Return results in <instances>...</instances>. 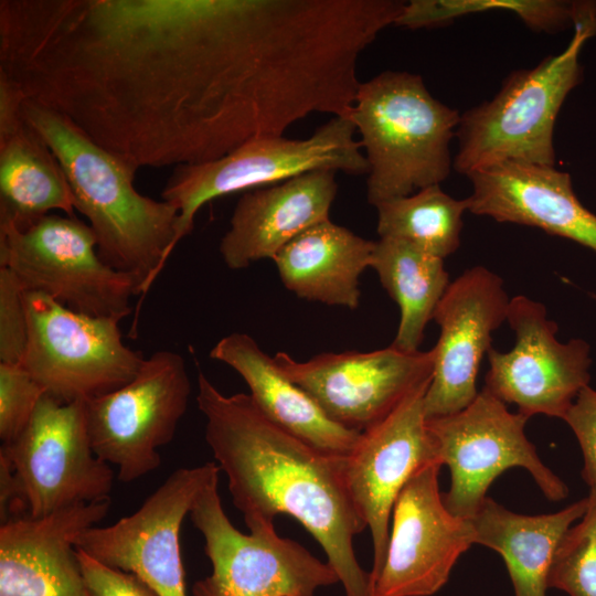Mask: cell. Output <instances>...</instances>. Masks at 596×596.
Wrapping results in <instances>:
<instances>
[{"instance_id": "1", "label": "cell", "mask_w": 596, "mask_h": 596, "mask_svg": "<svg viewBox=\"0 0 596 596\" xmlns=\"http://www.w3.org/2000/svg\"><path fill=\"white\" fill-rule=\"evenodd\" d=\"M0 73L139 168L249 139L237 0H1Z\"/></svg>"}, {"instance_id": "2", "label": "cell", "mask_w": 596, "mask_h": 596, "mask_svg": "<svg viewBox=\"0 0 596 596\" xmlns=\"http://www.w3.org/2000/svg\"><path fill=\"white\" fill-rule=\"evenodd\" d=\"M196 381L205 440L246 525L274 523L278 514L292 517L320 544L345 596H371L370 572L353 549L354 536L366 528L345 487L343 456L278 426L249 394L225 395L201 371Z\"/></svg>"}, {"instance_id": "3", "label": "cell", "mask_w": 596, "mask_h": 596, "mask_svg": "<svg viewBox=\"0 0 596 596\" xmlns=\"http://www.w3.org/2000/svg\"><path fill=\"white\" fill-rule=\"evenodd\" d=\"M22 116L62 167L100 258L137 278L146 294L177 246L178 210L139 193L134 185L139 167L94 142L62 115L25 99Z\"/></svg>"}, {"instance_id": "4", "label": "cell", "mask_w": 596, "mask_h": 596, "mask_svg": "<svg viewBox=\"0 0 596 596\" xmlns=\"http://www.w3.org/2000/svg\"><path fill=\"white\" fill-rule=\"evenodd\" d=\"M349 117L369 163L370 204L411 195L450 174L460 115L433 97L421 75L385 71L361 83Z\"/></svg>"}, {"instance_id": "5", "label": "cell", "mask_w": 596, "mask_h": 596, "mask_svg": "<svg viewBox=\"0 0 596 596\" xmlns=\"http://www.w3.org/2000/svg\"><path fill=\"white\" fill-rule=\"evenodd\" d=\"M594 35L596 22L576 24L565 50L533 68L513 72L491 100L460 115L455 170L469 177L504 162L555 167L556 118L583 81L579 54Z\"/></svg>"}, {"instance_id": "6", "label": "cell", "mask_w": 596, "mask_h": 596, "mask_svg": "<svg viewBox=\"0 0 596 596\" xmlns=\"http://www.w3.org/2000/svg\"><path fill=\"white\" fill-rule=\"evenodd\" d=\"M355 132L349 114L332 116L306 139L258 137L221 159L175 167L161 198L179 212L177 244L191 232L202 205L215 198L315 170L368 174L369 163Z\"/></svg>"}, {"instance_id": "7", "label": "cell", "mask_w": 596, "mask_h": 596, "mask_svg": "<svg viewBox=\"0 0 596 596\" xmlns=\"http://www.w3.org/2000/svg\"><path fill=\"white\" fill-rule=\"evenodd\" d=\"M0 266L10 268L25 291L41 292L93 317L124 319L140 281L107 265L88 224L47 214L24 228L0 225Z\"/></svg>"}, {"instance_id": "8", "label": "cell", "mask_w": 596, "mask_h": 596, "mask_svg": "<svg viewBox=\"0 0 596 596\" xmlns=\"http://www.w3.org/2000/svg\"><path fill=\"white\" fill-rule=\"evenodd\" d=\"M217 487L219 476L189 513L212 564L211 574L193 584V596H316L319 588L339 583L328 562L279 536L274 523H253L248 534L238 531L222 507Z\"/></svg>"}, {"instance_id": "9", "label": "cell", "mask_w": 596, "mask_h": 596, "mask_svg": "<svg viewBox=\"0 0 596 596\" xmlns=\"http://www.w3.org/2000/svg\"><path fill=\"white\" fill-rule=\"evenodd\" d=\"M28 344L22 366L62 401H89L128 383L145 358L123 341L116 317H93L24 292Z\"/></svg>"}, {"instance_id": "10", "label": "cell", "mask_w": 596, "mask_h": 596, "mask_svg": "<svg viewBox=\"0 0 596 596\" xmlns=\"http://www.w3.org/2000/svg\"><path fill=\"white\" fill-rule=\"evenodd\" d=\"M528 419L511 413L485 386L464 409L427 418L437 459L450 471V488L443 499L451 513L471 519L492 481L513 467L528 470L549 500L568 496L566 485L541 461L526 438Z\"/></svg>"}, {"instance_id": "11", "label": "cell", "mask_w": 596, "mask_h": 596, "mask_svg": "<svg viewBox=\"0 0 596 596\" xmlns=\"http://www.w3.org/2000/svg\"><path fill=\"white\" fill-rule=\"evenodd\" d=\"M0 454L12 468L22 510L32 518L110 499L114 470L93 450L86 401L45 394Z\"/></svg>"}, {"instance_id": "12", "label": "cell", "mask_w": 596, "mask_h": 596, "mask_svg": "<svg viewBox=\"0 0 596 596\" xmlns=\"http://www.w3.org/2000/svg\"><path fill=\"white\" fill-rule=\"evenodd\" d=\"M190 395L184 359L155 352L128 383L86 402L94 453L123 482L147 476L160 466L159 448L173 439Z\"/></svg>"}, {"instance_id": "13", "label": "cell", "mask_w": 596, "mask_h": 596, "mask_svg": "<svg viewBox=\"0 0 596 596\" xmlns=\"http://www.w3.org/2000/svg\"><path fill=\"white\" fill-rule=\"evenodd\" d=\"M434 350L404 352L393 345L371 352L321 353L299 362L273 356L279 371L304 390L336 424L356 433L391 414L430 381Z\"/></svg>"}, {"instance_id": "14", "label": "cell", "mask_w": 596, "mask_h": 596, "mask_svg": "<svg viewBox=\"0 0 596 596\" xmlns=\"http://www.w3.org/2000/svg\"><path fill=\"white\" fill-rule=\"evenodd\" d=\"M507 322L515 344L508 352L488 351L485 387L528 418L542 414L563 419L589 383V344L583 339L560 342L545 306L523 295L510 299Z\"/></svg>"}, {"instance_id": "15", "label": "cell", "mask_w": 596, "mask_h": 596, "mask_svg": "<svg viewBox=\"0 0 596 596\" xmlns=\"http://www.w3.org/2000/svg\"><path fill=\"white\" fill-rule=\"evenodd\" d=\"M215 462L173 471L134 513L107 526H92L76 547L96 561L136 575L158 596H187L180 532Z\"/></svg>"}, {"instance_id": "16", "label": "cell", "mask_w": 596, "mask_h": 596, "mask_svg": "<svg viewBox=\"0 0 596 596\" xmlns=\"http://www.w3.org/2000/svg\"><path fill=\"white\" fill-rule=\"evenodd\" d=\"M441 465L417 470L397 496L385 558L371 596H432L473 542L469 519L451 513L439 491Z\"/></svg>"}, {"instance_id": "17", "label": "cell", "mask_w": 596, "mask_h": 596, "mask_svg": "<svg viewBox=\"0 0 596 596\" xmlns=\"http://www.w3.org/2000/svg\"><path fill=\"white\" fill-rule=\"evenodd\" d=\"M429 383L415 389L384 419L362 432L352 450L342 458L349 497L372 536L371 581L385 558L397 496L417 470L439 462L424 408Z\"/></svg>"}, {"instance_id": "18", "label": "cell", "mask_w": 596, "mask_h": 596, "mask_svg": "<svg viewBox=\"0 0 596 596\" xmlns=\"http://www.w3.org/2000/svg\"><path fill=\"white\" fill-rule=\"evenodd\" d=\"M509 304L502 278L486 267L450 281L433 317L439 338L424 398L427 418L457 413L476 398L480 362L492 348V332L507 321Z\"/></svg>"}, {"instance_id": "19", "label": "cell", "mask_w": 596, "mask_h": 596, "mask_svg": "<svg viewBox=\"0 0 596 596\" xmlns=\"http://www.w3.org/2000/svg\"><path fill=\"white\" fill-rule=\"evenodd\" d=\"M109 507L110 499H105L42 518L21 514L2 522L0 596H93L76 543Z\"/></svg>"}, {"instance_id": "20", "label": "cell", "mask_w": 596, "mask_h": 596, "mask_svg": "<svg viewBox=\"0 0 596 596\" xmlns=\"http://www.w3.org/2000/svg\"><path fill=\"white\" fill-rule=\"evenodd\" d=\"M468 211L501 223L533 226L596 252V215L555 167L504 162L468 177Z\"/></svg>"}, {"instance_id": "21", "label": "cell", "mask_w": 596, "mask_h": 596, "mask_svg": "<svg viewBox=\"0 0 596 596\" xmlns=\"http://www.w3.org/2000/svg\"><path fill=\"white\" fill-rule=\"evenodd\" d=\"M336 173L315 170L246 191L220 242L224 264L238 270L264 258L273 259L300 233L329 220L338 191Z\"/></svg>"}, {"instance_id": "22", "label": "cell", "mask_w": 596, "mask_h": 596, "mask_svg": "<svg viewBox=\"0 0 596 596\" xmlns=\"http://www.w3.org/2000/svg\"><path fill=\"white\" fill-rule=\"evenodd\" d=\"M210 358L235 370L246 382L256 406L275 424L311 446L347 456L361 433L332 422L318 404L277 368L257 342L244 332H232L210 351Z\"/></svg>"}, {"instance_id": "23", "label": "cell", "mask_w": 596, "mask_h": 596, "mask_svg": "<svg viewBox=\"0 0 596 596\" xmlns=\"http://www.w3.org/2000/svg\"><path fill=\"white\" fill-rule=\"evenodd\" d=\"M374 245L329 219L300 233L273 260L283 284L297 297L355 309L360 276L370 267Z\"/></svg>"}, {"instance_id": "24", "label": "cell", "mask_w": 596, "mask_h": 596, "mask_svg": "<svg viewBox=\"0 0 596 596\" xmlns=\"http://www.w3.org/2000/svg\"><path fill=\"white\" fill-rule=\"evenodd\" d=\"M587 508L586 497L558 512L524 515L487 497L469 520L473 542L494 550L503 558L515 596H546L555 550Z\"/></svg>"}, {"instance_id": "25", "label": "cell", "mask_w": 596, "mask_h": 596, "mask_svg": "<svg viewBox=\"0 0 596 596\" xmlns=\"http://www.w3.org/2000/svg\"><path fill=\"white\" fill-rule=\"evenodd\" d=\"M52 210L74 215V198L62 167L24 120L0 139V225L24 228Z\"/></svg>"}, {"instance_id": "26", "label": "cell", "mask_w": 596, "mask_h": 596, "mask_svg": "<svg viewBox=\"0 0 596 596\" xmlns=\"http://www.w3.org/2000/svg\"><path fill=\"white\" fill-rule=\"evenodd\" d=\"M370 267L400 307V324L391 345L404 352L418 351L425 328L450 284L444 259L408 242L381 237Z\"/></svg>"}, {"instance_id": "27", "label": "cell", "mask_w": 596, "mask_h": 596, "mask_svg": "<svg viewBox=\"0 0 596 596\" xmlns=\"http://www.w3.org/2000/svg\"><path fill=\"white\" fill-rule=\"evenodd\" d=\"M374 206L380 238L402 240L443 259L460 246L468 201L450 196L439 184Z\"/></svg>"}, {"instance_id": "28", "label": "cell", "mask_w": 596, "mask_h": 596, "mask_svg": "<svg viewBox=\"0 0 596 596\" xmlns=\"http://www.w3.org/2000/svg\"><path fill=\"white\" fill-rule=\"evenodd\" d=\"M561 539L549 572L547 586L568 596H596V501Z\"/></svg>"}, {"instance_id": "29", "label": "cell", "mask_w": 596, "mask_h": 596, "mask_svg": "<svg viewBox=\"0 0 596 596\" xmlns=\"http://www.w3.org/2000/svg\"><path fill=\"white\" fill-rule=\"evenodd\" d=\"M46 394L22 364L0 362V438L14 440L26 427Z\"/></svg>"}, {"instance_id": "30", "label": "cell", "mask_w": 596, "mask_h": 596, "mask_svg": "<svg viewBox=\"0 0 596 596\" xmlns=\"http://www.w3.org/2000/svg\"><path fill=\"white\" fill-rule=\"evenodd\" d=\"M25 289L17 275L0 266V362L21 364L28 344Z\"/></svg>"}, {"instance_id": "31", "label": "cell", "mask_w": 596, "mask_h": 596, "mask_svg": "<svg viewBox=\"0 0 596 596\" xmlns=\"http://www.w3.org/2000/svg\"><path fill=\"white\" fill-rule=\"evenodd\" d=\"M579 444L584 467L582 477L589 488V500L596 501V391L589 385L576 396L563 418Z\"/></svg>"}, {"instance_id": "32", "label": "cell", "mask_w": 596, "mask_h": 596, "mask_svg": "<svg viewBox=\"0 0 596 596\" xmlns=\"http://www.w3.org/2000/svg\"><path fill=\"white\" fill-rule=\"evenodd\" d=\"M76 553L93 596H158L136 575L107 566L77 547Z\"/></svg>"}, {"instance_id": "33", "label": "cell", "mask_w": 596, "mask_h": 596, "mask_svg": "<svg viewBox=\"0 0 596 596\" xmlns=\"http://www.w3.org/2000/svg\"><path fill=\"white\" fill-rule=\"evenodd\" d=\"M24 100L21 89L0 73V139L10 135L23 121Z\"/></svg>"}, {"instance_id": "34", "label": "cell", "mask_w": 596, "mask_h": 596, "mask_svg": "<svg viewBox=\"0 0 596 596\" xmlns=\"http://www.w3.org/2000/svg\"><path fill=\"white\" fill-rule=\"evenodd\" d=\"M590 296H592L593 299L596 301V294H590Z\"/></svg>"}]
</instances>
